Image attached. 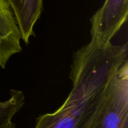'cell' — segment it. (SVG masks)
<instances>
[{"mask_svg":"<svg viewBox=\"0 0 128 128\" xmlns=\"http://www.w3.org/2000/svg\"><path fill=\"white\" fill-rule=\"evenodd\" d=\"M21 33L10 4L0 0V66L4 69L12 55L22 51Z\"/></svg>","mask_w":128,"mask_h":128,"instance_id":"cell-3","label":"cell"},{"mask_svg":"<svg viewBox=\"0 0 128 128\" xmlns=\"http://www.w3.org/2000/svg\"><path fill=\"white\" fill-rule=\"evenodd\" d=\"M84 128H128V61L112 77Z\"/></svg>","mask_w":128,"mask_h":128,"instance_id":"cell-1","label":"cell"},{"mask_svg":"<svg viewBox=\"0 0 128 128\" xmlns=\"http://www.w3.org/2000/svg\"><path fill=\"white\" fill-rule=\"evenodd\" d=\"M128 0H106L91 18V38L106 46L128 20Z\"/></svg>","mask_w":128,"mask_h":128,"instance_id":"cell-2","label":"cell"},{"mask_svg":"<svg viewBox=\"0 0 128 128\" xmlns=\"http://www.w3.org/2000/svg\"><path fill=\"white\" fill-rule=\"evenodd\" d=\"M10 93V99L0 102V128H15L12 119L24 104V95L22 91L11 89Z\"/></svg>","mask_w":128,"mask_h":128,"instance_id":"cell-5","label":"cell"},{"mask_svg":"<svg viewBox=\"0 0 128 128\" xmlns=\"http://www.w3.org/2000/svg\"><path fill=\"white\" fill-rule=\"evenodd\" d=\"M18 26L21 39L27 45L34 36L33 28L43 9V0H6Z\"/></svg>","mask_w":128,"mask_h":128,"instance_id":"cell-4","label":"cell"}]
</instances>
